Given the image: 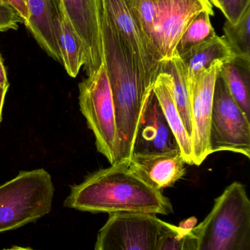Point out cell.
<instances>
[{
    "mask_svg": "<svg viewBox=\"0 0 250 250\" xmlns=\"http://www.w3.org/2000/svg\"><path fill=\"white\" fill-rule=\"evenodd\" d=\"M64 206L92 214L169 215L173 212L170 199L135 174L129 168V160L100 169L72 186Z\"/></svg>",
    "mask_w": 250,
    "mask_h": 250,
    "instance_id": "1",
    "label": "cell"
},
{
    "mask_svg": "<svg viewBox=\"0 0 250 250\" xmlns=\"http://www.w3.org/2000/svg\"><path fill=\"white\" fill-rule=\"evenodd\" d=\"M103 64L110 81L115 107L121 160L135 152L141 120L151 93L130 48L106 17L101 15Z\"/></svg>",
    "mask_w": 250,
    "mask_h": 250,
    "instance_id": "2",
    "label": "cell"
},
{
    "mask_svg": "<svg viewBox=\"0 0 250 250\" xmlns=\"http://www.w3.org/2000/svg\"><path fill=\"white\" fill-rule=\"evenodd\" d=\"M195 229L198 250H250V201L245 185L234 182L227 187Z\"/></svg>",
    "mask_w": 250,
    "mask_h": 250,
    "instance_id": "3",
    "label": "cell"
},
{
    "mask_svg": "<svg viewBox=\"0 0 250 250\" xmlns=\"http://www.w3.org/2000/svg\"><path fill=\"white\" fill-rule=\"evenodd\" d=\"M141 29L161 61L173 57L176 45L191 21L206 10L209 0H127Z\"/></svg>",
    "mask_w": 250,
    "mask_h": 250,
    "instance_id": "4",
    "label": "cell"
},
{
    "mask_svg": "<svg viewBox=\"0 0 250 250\" xmlns=\"http://www.w3.org/2000/svg\"><path fill=\"white\" fill-rule=\"evenodd\" d=\"M54 187L44 168L21 171L0 185V233L33 223L51 211Z\"/></svg>",
    "mask_w": 250,
    "mask_h": 250,
    "instance_id": "5",
    "label": "cell"
},
{
    "mask_svg": "<svg viewBox=\"0 0 250 250\" xmlns=\"http://www.w3.org/2000/svg\"><path fill=\"white\" fill-rule=\"evenodd\" d=\"M79 104L97 150L114 165L121 160L115 107L104 64L79 84Z\"/></svg>",
    "mask_w": 250,
    "mask_h": 250,
    "instance_id": "6",
    "label": "cell"
},
{
    "mask_svg": "<svg viewBox=\"0 0 250 250\" xmlns=\"http://www.w3.org/2000/svg\"><path fill=\"white\" fill-rule=\"evenodd\" d=\"M250 119L239 108L218 73L210 130L211 154L232 151L250 158Z\"/></svg>",
    "mask_w": 250,
    "mask_h": 250,
    "instance_id": "7",
    "label": "cell"
},
{
    "mask_svg": "<svg viewBox=\"0 0 250 250\" xmlns=\"http://www.w3.org/2000/svg\"><path fill=\"white\" fill-rule=\"evenodd\" d=\"M161 221L154 214H110L97 235L95 250H157Z\"/></svg>",
    "mask_w": 250,
    "mask_h": 250,
    "instance_id": "8",
    "label": "cell"
},
{
    "mask_svg": "<svg viewBox=\"0 0 250 250\" xmlns=\"http://www.w3.org/2000/svg\"><path fill=\"white\" fill-rule=\"evenodd\" d=\"M103 13L130 48L151 93L159 74L161 59L141 29L127 0H102Z\"/></svg>",
    "mask_w": 250,
    "mask_h": 250,
    "instance_id": "9",
    "label": "cell"
},
{
    "mask_svg": "<svg viewBox=\"0 0 250 250\" xmlns=\"http://www.w3.org/2000/svg\"><path fill=\"white\" fill-rule=\"evenodd\" d=\"M223 62L217 61L201 70L190 89L193 165L200 166L211 154L210 130L216 79Z\"/></svg>",
    "mask_w": 250,
    "mask_h": 250,
    "instance_id": "10",
    "label": "cell"
},
{
    "mask_svg": "<svg viewBox=\"0 0 250 250\" xmlns=\"http://www.w3.org/2000/svg\"><path fill=\"white\" fill-rule=\"evenodd\" d=\"M62 13L80 37L85 47L87 76L103 65L101 15L102 0H59Z\"/></svg>",
    "mask_w": 250,
    "mask_h": 250,
    "instance_id": "11",
    "label": "cell"
},
{
    "mask_svg": "<svg viewBox=\"0 0 250 250\" xmlns=\"http://www.w3.org/2000/svg\"><path fill=\"white\" fill-rule=\"evenodd\" d=\"M184 159L179 148L167 151H135L129 168L155 189L173 186L186 173Z\"/></svg>",
    "mask_w": 250,
    "mask_h": 250,
    "instance_id": "12",
    "label": "cell"
},
{
    "mask_svg": "<svg viewBox=\"0 0 250 250\" xmlns=\"http://www.w3.org/2000/svg\"><path fill=\"white\" fill-rule=\"evenodd\" d=\"M29 13L26 28L41 48L61 63L57 41V20L61 16L59 0H26Z\"/></svg>",
    "mask_w": 250,
    "mask_h": 250,
    "instance_id": "13",
    "label": "cell"
},
{
    "mask_svg": "<svg viewBox=\"0 0 250 250\" xmlns=\"http://www.w3.org/2000/svg\"><path fill=\"white\" fill-rule=\"evenodd\" d=\"M139 143L144 144L143 148L139 151H167L179 148L153 91L139 125L136 144Z\"/></svg>",
    "mask_w": 250,
    "mask_h": 250,
    "instance_id": "14",
    "label": "cell"
},
{
    "mask_svg": "<svg viewBox=\"0 0 250 250\" xmlns=\"http://www.w3.org/2000/svg\"><path fill=\"white\" fill-rule=\"evenodd\" d=\"M152 91L174 135L185 162L187 164L193 165L192 141L183 126L175 103L170 76L167 73H160L157 76Z\"/></svg>",
    "mask_w": 250,
    "mask_h": 250,
    "instance_id": "15",
    "label": "cell"
},
{
    "mask_svg": "<svg viewBox=\"0 0 250 250\" xmlns=\"http://www.w3.org/2000/svg\"><path fill=\"white\" fill-rule=\"evenodd\" d=\"M179 57L187 72L190 89L201 70L208 68L215 62H225L234 58L236 56L224 37L216 35Z\"/></svg>",
    "mask_w": 250,
    "mask_h": 250,
    "instance_id": "16",
    "label": "cell"
},
{
    "mask_svg": "<svg viewBox=\"0 0 250 250\" xmlns=\"http://www.w3.org/2000/svg\"><path fill=\"white\" fill-rule=\"evenodd\" d=\"M167 73L171 78L173 98L183 126L190 137L192 131V104L187 72L180 57L173 55L160 64L159 73Z\"/></svg>",
    "mask_w": 250,
    "mask_h": 250,
    "instance_id": "17",
    "label": "cell"
},
{
    "mask_svg": "<svg viewBox=\"0 0 250 250\" xmlns=\"http://www.w3.org/2000/svg\"><path fill=\"white\" fill-rule=\"evenodd\" d=\"M232 98L250 119V57H235L219 71Z\"/></svg>",
    "mask_w": 250,
    "mask_h": 250,
    "instance_id": "18",
    "label": "cell"
},
{
    "mask_svg": "<svg viewBox=\"0 0 250 250\" xmlns=\"http://www.w3.org/2000/svg\"><path fill=\"white\" fill-rule=\"evenodd\" d=\"M57 41L61 63L66 73L76 78L86 62L85 47L80 37L62 13L57 20Z\"/></svg>",
    "mask_w": 250,
    "mask_h": 250,
    "instance_id": "19",
    "label": "cell"
},
{
    "mask_svg": "<svg viewBox=\"0 0 250 250\" xmlns=\"http://www.w3.org/2000/svg\"><path fill=\"white\" fill-rule=\"evenodd\" d=\"M210 12H200L187 25L179 38L174 55L182 56L193 47L205 42L217 35L211 22Z\"/></svg>",
    "mask_w": 250,
    "mask_h": 250,
    "instance_id": "20",
    "label": "cell"
},
{
    "mask_svg": "<svg viewBox=\"0 0 250 250\" xmlns=\"http://www.w3.org/2000/svg\"><path fill=\"white\" fill-rule=\"evenodd\" d=\"M250 3L236 22L226 20L225 40L236 57H250Z\"/></svg>",
    "mask_w": 250,
    "mask_h": 250,
    "instance_id": "21",
    "label": "cell"
},
{
    "mask_svg": "<svg viewBox=\"0 0 250 250\" xmlns=\"http://www.w3.org/2000/svg\"><path fill=\"white\" fill-rule=\"evenodd\" d=\"M198 242L195 227L182 229L162 220L157 250H198Z\"/></svg>",
    "mask_w": 250,
    "mask_h": 250,
    "instance_id": "22",
    "label": "cell"
},
{
    "mask_svg": "<svg viewBox=\"0 0 250 250\" xmlns=\"http://www.w3.org/2000/svg\"><path fill=\"white\" fill-rule=\"evenodd\" d=\"M22 19L18 16L14 9L6 2H0V32L16 30Z\"/></svg>",
    "mask_w": 250,
    "mask_h": 250,
    "instance_id": "23",
    "label": "cell"
},
{
    "mask_svg": "<svg viewBox=\"0 0 250 250\" xmlns=\"http://www.w3.org/2000/svg\"><path fill=\"white\" fill-rule=\"evenodd\" d=\"M250 0H222L220 10L228 21L236 22Z\"/></svg>",
    "mask_w": 250,
    "mask_h": 250,
    "instance_id": "24",
    "label": "cell"
},
{
    "mask_svg": "<svg viewBox=\"0 0 250 250\" xmlns=\"http://www.w3.org/2000/svg\"><path fill=\"white\" fill-rule=\"evenodd\" d=\"M4 1L14 9L18 16L22 19V23H24L26 26L29 20V13H28L26 0H4Z\"/></svg>",
    "mask_w": 250,
    "mask_h": 250,
    "instance_id": "25",
    "label": "cell"
},
{
    "mask_svg": "<svg viewBox=\"0 0 250 250\" xmlns=\"http://www.w3.org/2000/svg\"><path fill=\"white\" fill-rule=\"evenodd\" d=\"M0 87L5 88V89H8L9 87L7 72H6L1 54H0Z\"/></svg>",
    "mask_w": 250,
    "mask_h": 250,
    "instance_id": "26",
    "label": "cell"
},
{
    "mask_svg": "<svg viewBox=\"0 0 250 250\" xmlns=\"http://www.w3.org/2000/svg\"><path fill=\"white\" fill-rule=\"evenodd\" d=\"M7 89H8L0 87V123H1V121L3 105H4V99H5L6 94H7Z\"/></svg>",
    "mask_w": 250,
    "mask_h": 250,
    "instance_id": "27",
    "label": "cell"
},
{
    "mask_svg": "<svg viewBox=\"0 0 250 250\" xmlns=\"http://www.w3.org/2000/svg\"><path fill=\"white\" fill-rule=\"evenodd\" d=\"M193 220L194 217H192V218L189 219V220H186V221H183V223H181V225L179 226H180L181 228H182V229H193L194 227H195V224H196V220L192 222V220Z\"/></svg>",
    "mask_w": 250,
    "mask_h": 250,
    "instance_id": "28",
    "label": "cell"
},
{
    "mask_svg": "<svg viewBox=\"0 0 250 250\" xmlns=\"http://www.w3.org/2000/svg\"><path fill=\"white\" fill-rule=\"evenodd\" d=\"M222 0H209L210 2L212 5L215 6L217 8L220 10V4H221Z\"/></svg>",
    "mask_w": 250,
    "mask_h": 250,
    "instance_id": "29",
    "label": "cell"
},
{
    "mask_svg": "<svg viewBox=\"0 0 250 250\" xmlns=\"http://www.w3.org/2000/svg\"><path fill=\"white\" fill-rule=\"evenodd\" d=\"M3 250H33L30 248H20V247H13V248H9V249H4Z\"/></svg>",
    "mask_w": 250,
    "mask_h": 250,
    "instance_id": "30",
    "label": "cell"
},
{
    "mask_svg": "<svg viewBox=\"0 0 250 250\" xmlns=\"http://www.w3.org/2000/svg\"><path fill=\"white\" fill-rule=\"evenodd\" d=\"M0 2H4V0H0Z\"/></svg>",
    "mask_w": 250,
    "mask_h": 250,
    "instance_id": "31",
    "label": "cell"
}]
</instances>
